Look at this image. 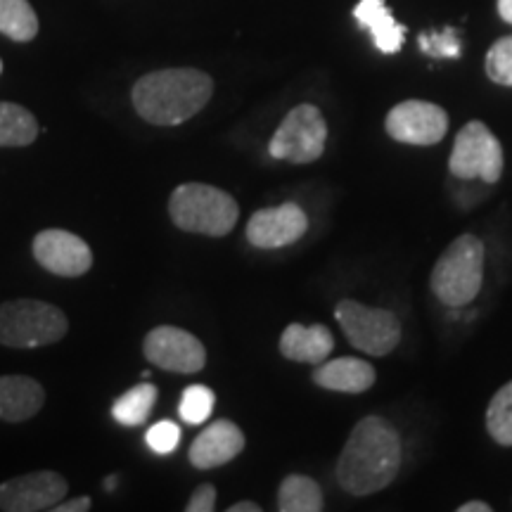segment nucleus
Instances as JSON below:
<instances>
[{"mask_svg":"<svg viewBox=\"0 0 512 512\" xmlns=\"http://www.w3.org/2000/svg\"><path fill=\"white\" fill-rule=\"evenodd\" d=\"M401 437L380 415H368L349 434L337 460V482L351 496H370L387 489L399 475Z\"/></svg>","mask_w":512,"mask_h":512,"instance_id":"obj_1","label":"nucleus"},{"mask_svg":"<svg viewBox=\"0 0 512 512\" xmlns=\"http://www.w3.org/2000/svg\"><path fill=\"white\" fill-rule=\"evenodd\" d=\"M214 95L209 74L192 67L159 69L136 81L131 102L138 117L152 126H178L200 114Z\"/></svg>","mask_w":512,"mask_h":512,"instance_id":"obj_2","label":"nucleus"},{"mask_svg":"<svg viewBox=\"0 0 512 512\" xmlns=\"http://www.w3.org/2000/svg\"><path fill=\"white\" fill-rule=\"evenodd\" d=\"M169 216L185 233L223 238L240 219V207L226 190L207 183H183L171 192Z\"/></svg>","mask_w":512,"mask_h":512,"instance_id":"obj_3","label":"nucleus"},{"mask_svg":"<svg viewBox=\"0 0 512 512\" xmlns=\"http://www.w3.org/2000/svg\"><path fill=\"white\" fill-rule=\"evenodd\" d=\"M484 280V245L475 235H460L446 247L432 268V292L441 304L467 306L475 302Z\"/></svg>","mask_w":512,"mask_h":512,"instance_id":"obj_4","label":"nucleus"},{"mask_svg":"<svg viewBox=\"0 0 512 512\" xmlns=\"http://www.w3.org/2000/svg\"><path fill=\"white\" fill-rule=\"evenodd\" d=\"M69 320L62 309L41 299H12L0 304V344L10 349H38L60 342Z\"/></svg>","mask_w":512,"mask_h":512,"instance_id":"obj_5","label":"nucleus"},{"mask_svg":"<svg viewBox=\"0 0 512 512\" xmlns=\"http://www.w3.org/2000/svg\"><path fill=\"white\" fill-rule=\"evenodd\" d=\"M349 344L363 354L389 356L401 342V323L392 311L375 309L354 299H342L335 309Z\"/></svg>","mask_w":512,"mask_h":512,"instance_id":"obj_6","label":"nucleus"},{"mask_svg":"<svg viewBox=\"0 0 512 512\" xmlns=\"http://www.w3.org/2000/svg\"><path fill=\"white\" fill-rule=\"evenodd\" d=\"M328 124L316 105H297L278 126L268 143V155L292 164H311L323 157Z\"/></svg>","mask_w":512,"mask_h":512,"instance_id":"obj_7","label":"nucleus"},{"mask_svg":"<svg viewBox=\"0 0 512 512\" xmlns=\"http://www.w3.org/2000/svg\"><path fill=\"white\" fill-rule=\"evenodd\" d=\"M448 169L456 178L472 181L482 178L486 183H496L503 174V147L498 138L482 121H467L460 128L451 150Z\"/></svg>","mask_w":512,"mask_h":512,"instance_id":"obj_8","label":"nucleus"},{"mask_svg":"<svg viewBox=\"0 0 512 512\" xmlns=\"http://www.w3.org/2000/svg\"><path fill=\"white\" fill-rule=\"evenodd\" d=\"M143 354L152 366L169 370V373L192 375L207 366V349L192 332L159 325L145 335Z\"/></svg>","mask_w":512,"mask_h":512,"instance_id":"obj_9","label":"nucleus"},{"mask_svg":"<svg viewBox=\"0 0 512 512\" xmlns=\"http://www.w3.org/2000/svg\"><path fill=\"white\" fill-rule=\"evenodd\" d=\"M389 138L406 145H437L448 131V114L427 100L399 102L384 121Z\"/></svg>","mask_w":512,"mask_h":512,"instance_id":"obj_10","label":"nucleus"},{"mask_svg":"<svg viewBox=\"0 0 512 512\" xmlns=\"http://www.w3.org/2000/svg\"><path fill=\"white\" fill-rule=\"evenodd\" d=\"M69 484L53 470L29 472L0 484V510L5 512H43L64 501Z\"/></svg>","mask_w":512,"mask_h":512,"instance_id":"obj_11","label":"nucleus"},{"mask_svg":"<svg viewBox=\"0 0 512 512\" xmlns=\"http://www.w3.org/2000/svg\"><path fill=\"white\" fill-rule=\"evenodd\" d=\"M38 266L60 278H81L93 268V252L79 235L67 230H41L34 238Z\"/></svg>","mask_w":512,"mask_h":512,"instance_id":"obj_12","label":"nucleus"},{"mask_svg":"<svg viewBox=\"0 0 512 512\" xmlns=\"http://www.w3.org/2000/svg\"><path fill=\"white\" fill-rule=\"evenodd\" d=\"M306 230H309V219L304 209L294 202H285L280 207L254 211L247 223L245 238L249 245L259 249H280L304 238Z\"/></svg>","mask_w":512,"mask_h":512,"instance_id":"obj_13","label":"nucleus"},{"mask_svg":"<svg viewBox=\"0 0 512 512\" xmlns=\"http://www.w3.org/2000/svg\"><path fill=\"white\" fill-rule=\"evenodd\" d=\"M242 451H245V434L240 427L230 420H216L197 434L188 458L197 470H211V467H221L235 460Z\"/></svg>","mask_w":512,"mask_h":512,"instance_id":"obj_14","label":"nucleus"},{"mask_svg":"<svg viewBox=\"0 0 512 512\" xmlns=\"http://www.w3.org/2000/svg\"><path fill=\"white\" fill-rule=\"evenodd\" d=\"M46 403V389L34 377L3 375L0 377V420L27 422L41 411Z\"/></svg>","mask_w":512,"mask_h":512,"instance_id":"obj_15","label":"nucleus"},{"mask_svg":"<svg viewBox=\"0 0 512 512\" xmlns=\"http://www.w3.org/2000/svg\"><path fill=\"white\" fill-rule=\"evenodd\" d=\"M375 368L363 358H335V361L318 363L313 370V382L320 389L344 394H363L375 384Z\"/></svg>","mask_w":512,"mask_h":512,"instance_id":"obj_16","label":"nucleus"},{"mask_svg":"<svg viewBox=\"0 0 512 512\" xmlns=\"http://www.w3.org/2000/svg\"><path fill=\"white\" fill-rule=\"evenodd\" d=\"M335 349V337L325 325H287L280 335V354L294 363H311L318 366Z\"/></svg>","mask_w":512,"mask_h":512,"instance_id":"obj_17","label":"nucleus"},{"mask_svg":"<svg viewBox=\"0 0 512 512\" xmlns=\"http://www.w3.org/2000/svg\"><path fill=\"white\" fill-rule=\"evenodd\" d=\"M354 17L375 38V46L384 55L399 53L403 46L406 27L396 22L384 0H361L354 8Z\"/></svg>","mask_w":512,"mask_h":512,"instance_id":"obj_18","label":"nucleus"},{"mask_svg":"<svg viewBox=\"0 0 512 512\" xmlns=\"http://www.w3.org/2000/svg\"><path fill=\"white\" fill-rule=\"evenodd\" d=\"M41 133L38 121L17 102H0V147H27Z\"/></svg>","mask_w":512,"mask_h":512,"instance_id":"obj_19","label":"nucleus"},{"mask_svg":"<svg viewBox=\"0 0 512 512\" xmlns=\"http://www.w3.org/2000/svg\"><path fill=\"white\" fill-rule=\"evenodd\" d=\"M325 508L323 491L316 479L304 475H290L278 489L280 512H320Z\"/></svg>","mask_w":512,"mask_h":512,"instance_id":"obj_20","label":"nucleus"},{"mask_svg":"<svg viewBox=\"0 0 512 512\" xmlns=\"http://www.w3.org/2000/svg\"><path fill=\"white\" fill-rule=\"evenodd\" d=\"M157 401V387L150 382L131 387L126 394H121L117 401L112 403V418L124 427H138L145 425L150 418L152 408Z\"/></svg>","mask_w":512,"mask_h":512,"instance_id":"obj_21","label":"nucleus"},{"mask_svg":"<svg viewBox=\"0 0 512 512\" xmlns=\"http://www.w3.org/2000/svg\"><path fill=\"white\" fill-rule=\"evenodd\" d=\"M0 34L17 43L34 41L38 17L29 0H0Z\"/></svg>","mask_w":512,"mask_h":512,"instance_id":"obj_22","label":"nucleus"},{"mask_svg":"<svg viewBox=\"0 0 512 512\" xmlns=\"http://www.w3.org/2000/svg\"><path fill=\"white\" fill-rule=\"evenodd\" d=\"M486 430L501 446H512V382L503 384L486 408Z\"/></svg>","mask_w":512,"mask_h":512,"instance_id":"obj_23","label":"nucleus"},{"mask_svg":"<svg viewBox=\"0 0 512 512\" xmlns=\"http://www.w3.org/2000/svg\"><path fill=\"white\" fill-rule=\"evenodd\" d=\"M216 396L209 387L204 384H192L181 396V406H178V413H181L183 422L188 425H202L211 418V411H214Z\"/></svg>","mask_w":512,"mask_h":512,"instance_id":"obj_24","label":"nucleus"},{"mask_svg":"<svg viewBox=\"0 0 512 512\" xmlns=\"http://www.w3.org/2000/svg\"><path fill=\"white\" fill-rule=\"evenodd\" d=\"M486 74L498 86H512V36L498 38L486 55Z\"/></svg>","mask_w":512,"mask_h":512,"instance_id":"obj_25","label":"nucleus"},{"mask_svg":"<svg viewBox=\"0 0 512 512\" xmlns=\"http://www.w3.org/2000/svg\"><path fill=\"white\" fill-rule=\"evenodd\" d=\"M147 446L152 451L159 453V456H166V453H174L178 444H181V427L171 420H162L157 425H152L145 434Z\"/></svg>","mask_w":512,"mask_h":512,"instance_id":"obj_26","label":"nucleus"},{"mask_svg":"<svg viewBox=\"0 0 512 512\" xmlns=\"http://www.w3.org/2000/svg\"><path fill=\"white\" fill-rule=\"evenodd\" d=\"M420 48L422 53L430 57H458L460 55V41L456 29H444L441 34L432 31V34L420 36Z\"/></svg>","mask_w":512,"mask_h":512,"instance_id":"obj_27","label":"nucleus"},{"mask_svg":"<svg viewBox=\"0 0 512 512\" xmlns=\"http://www.w3.org/2000/svg\"><path fill=\"white\" fill-rule=\"evenodd\" d=\"M216 508V489L211 484H202L192 491L188 505L185 510L188 512H211Z\"/></svg>","mask_w":512,"mask_h":512,"instance_id":"obj_28","label":"nucleus"},{"mask_svg":"<svg viewBox=\"0 0 512 512\" xmlns=\"http://www.w3.org/2000/svg\"><path fill=\"white\" fill-rule=\"evenodd\" d=\"M93 508V498L91 496H79L69 503H57L55 512H88Z\"/></svg>","mask_w":512,"mask_h":512,"instance_id":"obj_29","label":"nucleus"},{"mask_svg":"<svg viewBox=\"0 0 512 512\" xmlns=\"http://www.w3.org/2000/svg\"><path fill=\"white\" fill-rule=\"evenodd\" d=\"M458 512H491V505L484 501H467L460 505Z\"/></svg>","mask_w":512,"mask_h":512,"instance_id":"obj_30","label":"nucleus"},{"mask_svg":"<svg viewBox=\"0 0 512 512\" xmlns=\"http://www.w3.org/2000/svg\"><path fill=\"white\" fill-rule=\"evenodd\" d=\"M228 512H261V505L252 503V501H240V503L230 505Z\"/></svg>","mask_w":512,"mask_h":512,"instance_id":"obj_31","label":"nucleus"},{"mask_svg":"<svg viewBox=\"0 0 512 512\" xmlns=\"http://www.w3.org/2000/svg\"><path fill=\"white\" fill-rule=\"evenodd\" d=\"M498 15L512 24V0H498Z\"/></svg>","mask_w":512,"mask_h":512,"instance_id":"obj_32","label":"nucleus"},{"mask_svg":"<svg viewBox=\"0 0 512 512\" xmlns=\"http://www.w3.org/2000/svg\"><path fill=\"white\" fill-rule=\"evenodd\" d=\"M114 486H117V475H112V477L105 479V491H112Z\"/></svg>","mask_w":512,"mask_h":512,"instance_id":"obj_33","label":"nucleus"},{"mask_svg":"<svg viewBox=\"0 0 512 512\" xmlns=\"http://www.w3.org/2000/svg\"><path fill=\"white\" fill-rule=\"evenodd\" d=\"M0 74H3V60H0Z\"/></svg>","mask_w":512,"mask_h":512,"instance_id":"obj_34","label":"nucleus"}]
</instances>
